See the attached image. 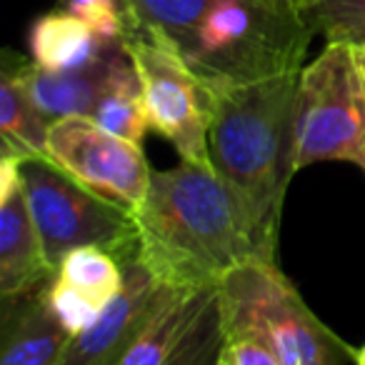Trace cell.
<instances>
[{"label":"cell","mask_w":365,"mask_h":365,"mask_svg":"<svg viewBox=\"0 0 365 365\" xmlns=\"http://www.w3.org/2000/svg\"><path fill=\"white\" fill-rule=\"evenodd\" d=\"M225 333L253 335L285 365H355L358 350L300 298L278 260L255 258L218 285Z\"/></svg>","instance_id":"cell-4"},{"label":"cell","mask_w":365,"mask_h":365,"mask_svg":"<svg viewBox=\"0 0 365 365\" xmlns=\"http://www.w3.org/2000/svg\"><path fill=\"white\" fill-rule=\"evenodd\" d=\"M143 31L158 33L178 51L188 48L210 0H130Z\"/></svg>","instance_id":"cell-18"},{"label":"cell","mask_w":365,"mask_h":365,"mask_svg":"<svg viewBox=\"0 0 365 365\" xmlns=\"http://www.w3.org/2000/svg\"><path fill=\"white\" fill-rule=\"evenodd\" d=\"M48 300H51V308H53V313H56V318L61 320L63 328H66L73 338H76L78 333H83V330L91 328L103 310V308H98L96 303H91L88 298H83L81 293H76L73 288L58 283L56 278H53V285H51V290H48Z\"/></svg>","instance_id":"cell-21"},{"label":"cell","mask_w":365,"mask_h":365,"mask_svg":"<svg viewBox=\"0 0 365 365\" xmlns=\"http://www.w3.org/2000/svg\"><path fill=\"white\" fill-rule=\"evenodd\" d=\"M300 73L213 86L208 148L213 170L245 208L258 243L275 258L285 193L295 168V93Z\"/></svg>","instance_id":"cell-2"},{"label":"cell","mask_w":365,"mask_h":365,"mask_svg":"<svg viewBox=\"0 0 365 365\" xmlns=\"http://www.w3.org/2000/svg\"><path fill=\"white\" fill-rule=\"evenodd\" d=\"M355 365H365V345L358 348V360H355Z\"/></svg>","instance_id":"cell-25"},{"label":"cell","mask_w":365,"mask_h":365,"mask_svg":"<svg viewBox=\"0 0 365 365\" xmlns=\"http://www.w3.org/2000/svg\"><path fill=\"white\" fill-rule=\"evenodd\" d=\"M31 58L43 71H76L101 61L115 43L93 31L71 8H58L41 16L31 28Z\"/></svg>","instance_id":"cell-14"},{"label":"cell","mask_w":365,"mask_h":365,"mask_svg":"<svg viewBox=\"0 0 365 365\" xmlns=\"http://www.w3.org/2000/svg\"><path fill=\"white\" fill-rule=\"evenodd\" d=\"M358 48V61H360V68H363V76H365V43H360V46H355Z\"/></svg>","instance_id":"cell-24"},{"label":"cell","mask_w":365,"mask_h":365,"mask_svg":"<svg viewBox=\"0 0 365 365\" xmlns=\"http://www.w3.org/2000/svg\"><path fill=\"white\" fill-rule=\"evenodd\" d=\"M56 280L98 308H106L118 293H120L123 283H125V268L113 253L103 248H76L61 260L56 270Z\"/></svg>","instance_id":"cell-17"},{"label":"cell","mask_w":365,"mask_h":365,"mask_svg":"<svg viewBox=\"0 0 365 365\" xmlns=\"http://www.w3.org/2000/svg\"><path fill=\"white\" fill-rule=\"evenodd\" d=\"M53 283L3 298L0 365H61L73 335L56 318L48 300Z\"/></svg>","instance_id":"cell-12"},{"label":"cell","mask_w":365,"mask_h":365,"mask_svg":"<svg viewBox=\"0 0 365 365\" xmlns=\"http://www.w3.org/2000/svg\"><path fill=\"white\" fill-rule=\"evenodd\" d=\"M275 3H285V6H290V8H298V11H303V13H310V16H313V8H315V0H275Z\"/></svg>","instance_id":"cell-23"},{"label":"cell","mask_w":365,"mask_h":365,"mask_svg":"<svg viewBox=\"0 0 365 365\" xmlns=\"http://www.w3.org/2000/svg\"><path fill=\"white\" fill-rule=\"evenodd\" d=\"M293 128L298 170L338 160L365 173V76L355 43H328L300 71Z\"/></svg>","instance_id":"cell-5"},{"label":"cell","mask_w":365,"mask_h":365,"mask_svg":"<svg viewBox=\"0 0 365 365\" xmlns=\"http://www.w3.org/2000/svg\"><path fill=\"white\" fill-rule=\"evenodd\" d=\"M135 225L138 258L173 290L218 288L243 263L268 258L240 200L208 165L153 170Z\"/></svg>","instance_id":"cell-1"},{"label":"cell","mask_w":365,"mask_h":365,"mask_svg":"<svg viewBox=\"0 0 365 365\" xmlns=\"http://www.w3.org/2000/svg\"><path fill=\"white\" fill-rule=\"evenodd\" d=\"M125 283L88 330L78 333L61 365H115L173 288L163 285L135 255L123 260Z\"/></svg>","instance_id":"cell-10"},{"label":"cell","mask_w":365,"mask_h":365,"mask_svg":"<svg viewBox=\"0 0 365 365\" xmlns=\"http://www.w3.org/2000/svg\"><path fill=\"white\" fill-rule=\"evenodd\" d=\"M26 155L3 150L0 158V293L3 298L31 293L53 283L56 270L48 263L41 233L33 220L21 178Z\"/></svg>","instance_id":"cell-11"},{"label":"cell","mask_w":365,"mask_h":365,"mask_svg":"<svg viewBox=\"0 0 365 365\" xmlns=\"http://www.w3.org/2000/svg\"><path fill=\"white\" fill-rule=\"evenodd\" d=\"M123 43L140 78L150 130L165 138L182 163L213 168L208 148L213 86L158 33L140 31Z\"/></svg>","instance_id":"cell-7"},{"label":"cell","mask_w":365,"mask_h":365,"mask_svg":"<svg viewBox=\"0 0 365 365\" xmlns=\"http://www.w3.org/2000/svg\"><path fill=\"white\" fill-rule=\"evenodd\" d=\"M46 155L93 193L140 210L150 188L153 168L143 145L106 130L88 115H71L51 123Z\"/></svg>","instance_id":"cell-8"},{"label":"cell","mask_w":365,"mask_h":365,"mask_svg":"<svg viewBox=\"0 0 365 365\" xmlns=\"http://www.w3.org/2000/svg\"><path fill=\"white\" fill-rule=\"evenodd\" d=\"M223 365H285L263 340L253 335H228Z\"/></svg>","instance_id":"cell-22"},{"label":"cell","mask_w":365,"mask_h":365,"mask_svg":"<svg viewBox=\"0 0 365 365\" xmlns=\"http://www.w3.org/2000/svg\"><path fill=\"white\" fill-rule=\"evenodd\" d=\"M68 8L108 41H125L143 31L130 0H68Z\"/></svg>","instance_id":"cell-19"},{"label":"cell","mask_w":365,"mask_h":365,"mask_svg":"<svg viewBox=\"0 0 365 365\" xmlns=\"http://www.w3.org/2000/svg\"><path fill=\"white\" fill-rule=\"evenodd\" d=\"M315 18L275 0H210L182 51L208 83L240 86L303 71Z\"/></svg>","instance_id":"cell-3"},{"label":"cell","mask_w":365,"mask_h":365,"mask_svg":"<svg viewBox=\"0 0 365 365\" xmlns=\"http://www.w3.org/2000/svg\"><path fill=\"white\" fill-rule=\"evenodd\" d=\"M51 120L38 110L21 76V58L8 53L0 78V138L3 150L18 155H46Z\"/></svg>","instance_id":"cell-15"},{"label":"cell","mask_w":365,"mask_h":365,"mask_svg":"<svg viewBox=\"0 0 365 365\" xmlns=\"http://www.w3.org/2000/svg\"><path fill=\"white\" fill-rule=\"evenodd\" d=\"M313 16L328 43H365V0H315Z\"/></svg>","instance_id":"cell-20"},{"label":"cell","mask_w":365,"mask_h":365,"mask_svg":"<svg viewBox=\"0 0 365 365\" xmlns=\"http://www.w3.org/2000/svg\"><path fill=\"white\" fill-rule=\"evenodd\" d=\"M21 178L53 270L71 250L88 245L108 250L120 263L135 255L138 225L128 208L93 193L48 155L23 158Z\"/></svg>","instance_id":"cell-6"},{"label":"cell","mask_w":365,"mask_h":365,"mask_svg":"<svg viewBox=\"0 0 365 365\" xmlns=\"http://www.w3.org/2000/svg\"><path fill=\"white\" fill-rule=\"evenodd\" d=\"M225 340L218 288L170 290L115 365H223Z\"/></svg>","instance_id":"cell-9"},{"label":"cell","mask_w":365,"mask_h":365,"mask_svg":"<svg viewBox=\"0 0 365 365\" xmlns=\"http://www.w3.org/2000/svg\"><path fill=\"white\" fill-rule=\"evenodd\" d=\"M91 118L101 128L125 138V140H133L138 145H143V140H145L150 123H148L140 78H138L128 51L118 56Z\"/></svg>","instance_id":"cell-16"},{"label":"cell","mask_w":365,"mask_h":365,"mask_svg":"<svg viewBox=\"0 0 365 365\" xmlns=\"http://www.w3.org/2000/svg\"><path fill=\"white\" fill-rule=\"evenodd\" d=\"M123 51H125V43H115L101 61L76 71H43L33 61L21 58V76L33 103L51 123L71 115L91 118L108 83V76Z\"/></svg>","instance_id":"cell-13"}]
</instances>
